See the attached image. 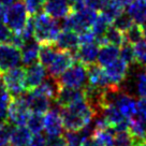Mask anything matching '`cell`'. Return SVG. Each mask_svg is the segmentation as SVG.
Returning a JSON list of instances; mask_svg holds the SVG:
<instances>
[{"label": "cell", "mask_w": 146, "mask_h": 146, "mask_svg": "<svg viewBox=\"0 0 146 146\" xmlns=\"http://www.w3.org/2000/svg\"><path fill=\"white\" fill-rule=\"evenodd\" d=\"M64 128L67 131H81L96 116V112L86 100L78 101L60 111Z\"/></svg>", "instance_id": "6da1fadb"}, {"label": "cell", "mask_w": 146, "mask_h": 146, "mask_svg": "<svg viewBox=\"0 0 146 146\" xmlns=\"http://www.w3.org/2000/svg\"><path fill=\"white\" fill-rule=\"evenodd\" d=\"M35 19V39L40 44L55 43L61 31L60 23L45 12L33 15Z\"/></svg>", "instance_id": "7a4b0ae2"}, {"label": "cell", "mask_w": 146, "mask_h": 146, "mask_svg": "<svg viewBox=\"0 0 146 146\" xmlns=\"http://www.w3.org/2000/svg\"><path fill=\"white\" fill-rule=\"evenodd\" d=\"M97 15V11L89 8L78 11V12H71L61 22V29H70L73 31L81 33L83 31L89 30L91 25L95 22Z\"/></svg>", "instance_id": "3957f363"}, {"label": "cell", "mask_w": 146, "mask_h": 146, "mask_svg": "<svg viewBox=\"0 0 146 146\" xmlns=\"http://www.w3.org/2000/svg\"><path fill=\"white\" fill-rule=\"evenodd\" d=\"M58 81L61 86L84 88L88 84L87 67L80 61H75L70 68L67 69L60 76H58Z\"/></svg>", "instance_id": "277c9868"}, {"label": "cell", "mask_w": 146, "mask_h": 146, "mask_svg": "<svg viewBox=\"0 0 146 146\" xmlns=\"http://www.w3.org/2000/svg\"><path fill=\"white\" fill-rule=\"evenodd\" d=\"M28 21V11L23 1H15L5 11V24L13 32H21Z\"/></svg>", "instance_id": "5b68a950"}, {"label": "cell", "mask_w": 146, "mask_h": 146, "mask_svg": "<svg viewBox=\"0 0 146 146\" xmlns=\"http://www.w3.org/2000/svg\"><path fill=\"white\" fill-rule=\"evenodd\" d=\"M3 85L11 94L12 98L24 95L26 90L25 85V69L23 67H15L3 73Z\"/></svg>", "instance_id": "8992f818"}, {"label": "cell", "mask_w": 146, "mask_h": 146, "mask_svg": "<svg viewBox=\"0 0 146 146\" xmlns=\"http://www.w3.org/2000/svg\"><path fill=\"white\" fill-rule=\"evenodd\" d=\"M30 113L31 112L28 108L24 95L12 98V101L9 105L8 121L13 126H25Z\"/></svg>", "instance_id": "52a82bcc"}, {"label": "cell", "mask_w": 146, "mask_h": 146, "mask_svg": "<svg viewBox=\"0 0 146 146\" xmlns=\"http://www.w3.org/2000/svg\"><path fill=\"white\" fill-rule=\"evenodd\" d=\"M22 62L21 48L9 43L0 44V73L18 67Z\"/></svg>", "instance_id": "ba28073f"}, {"label": "cell", "mask_w": 146, "mask_h": 146, "mask_svg": "<svg viewBox=\"0 0 146 146\" xmlns=\"http://www.w3.org/2000/svg\"><path fill=\"white\" fill-rule=\"evenodd\" d=\"M75 61L76 60H75L74 54H73L72 52L58 50L54 60H53V62L47 68V71L50 73V75L55 76V78H58L67 69L70 68Z\"/></svg>", "instance_id": "9c48e42d"}, {"label": "cell", "mask_w": 146, "mask_h": 146, "mask_svg": "<svg viewBox=\"0 0 146 146\" xmlns=\"http://www.w3.org/2000/svg\"><path fill=\"white\" fill-rule=\"evenodd\" d=\"M82 100H85L84 88H71V87L61 86L54 101L56 105H58L60 109H64Z\"/></svg>", "instance_id": "30bf717a"}, {"label": "cell", "mask_w": 146, "mask_h": 146, "mask_svg": "<svg viewBox=\"0 0 146 146\" xmlns=\"http://www.w3.org/2000/svg\"><path fill=\"white\" fill-rule=\"evenodd\" d=\"M44 130L48 137L61 135L64 132V123L60 114V108L56 105L50 108L44 116Z\"/></svg>", "instance_id": "8fae6325"}, {"label": "cell", "mask_w": 146, "mask_h": 146, "mask_svg": "<svg viewBox=\"0 0 146 146\" xmlns=\"http://www.w3.org/2000/svg\"><path fill=\"white\" fill-rule=\"evenodd\" d=\"M47 76L46 68L40 62L29 64L25 69V85L26 90L30 91L41 84Z\"/></svg>", "instance_id": "7c38bea8"}, {"label": "cell", "mask_w": 146, "mask_h": 146, "mask_svg": "<svg viewBox=\"0 0 146 146\" xmlns=\"http://www.w3.org/2000/svg\"><path fill=\"white\" fill-rule=\"evenodd\" d=\"M104 71L110 83L113 86H120L129 72V66L123 59H116L111 64L104 67Z\"/></svg>", "instance_id": "4fadbf2b"}, {"label": "cell", "mask_w": 146, "mask_h": 146, "mask_svg": "<svg viewBox=\"0 0 146 146\" xmlns=\"http://www.w3.org/2000/svg\"><path fill=\"white\" fill-rule=\"evenodd\" d=\"M25 98H26V102L31 113L45 114L52 108V102H50L52 100L50 98L35 89L28 91V95L25 96Z\"/></svg>", "instance_id": "5bb4252c"}, {"label": "cell", "mask_w": 146, "mask_h": 146, "mask_svg": "<svg viewBox=\"0 0 146 146\" xmlns=\"http://www.w3.org/2000/svg\"><path fill=\"white\" fill-rule=\"evenodd\" d=\"M99 48H100V45L97 42L87 43V44H80L78 48L73 54H74L76 61H80L81 64H85L87 67L89 64H96Z\"/></svg>", "instance_id": "9a60e30c"}, {"label": "cell", "mask_w": 146, "mask_h": 146, "mask_svg": "<svg viewBox=\"0 0 146 146\" xmlns=\"http://www.w3.org/2000/svg\"><path fill=\"white\" fill-rule=\"evenodd\" d=\"M43 9L55 19H62L72 11L69 0H45Z\"/></svg>", "instance_id": "2e32d148"}, {"label": "cell", "mask_w": 146, "mask_h": 146, "mask_svg": "<svg viewBox=\"0 0 146 146\" xmlns=\"http://www.w3.org/2000/svg\"><path fill=\"white\" fill-rule=\"evenodd\" d=\"M55 45L59 50H69V52L74 53L80 46L78 33L70 29H62L58 35Z\"/></svg>", "instance_id": "e0dca14e"}, {"label": "cell", "mask_w": 146, "mask_h": 146, "mask_svg": "<svg viewBox=\"0 0 146 146\" xmlns=\"http://www.w3.org/2000/svg\"><path fill=\"white\" fill-rule=\"evenodd\" d=\"M114 105L117 106V109L123 113L125 117L131 119L135 116L137 113V101L134 100V97L129 95L121 89L118 96L115 100Z\"/></svg>", "instance_id": "ac0fdd59"}, {"label": "cell", "mask_w": 146, "mask_h": 146, "mask_svg": "<svg viewBox=\"0 0 146 146\" xmlns=\"http://www.w3.org/2000/svg\"><path fill=\"white\" fill-rule=\"evenodd\" d=\"M87 73H88V84L95 87H99L104 89L106 87L113 86L110 83L109 78L105 74L104 69L101 66L92 64L87 66Z\"/></svg>", "instance_id": "d6986e66"}, {"label": "cell", "mask_w": 146, "mask_h": 146, "mask_svg": "<svg viewBox=\"0 0 146 146\" xmlns=\"http://www.w3.org/2000/svg\"><path fill=\"white\" fill-rule=\"evenodd\" d=\"M119 50H120V47L114 45V44H104V45L100 46L99 53H98V58H97L98 64L104 68L116 59H118Z\"/></svg>", "instance_id": "ffe728a7"}, {"label": "cell", "mask_w": 146, "mask_h": 146, "mask_svg": "<svg viewBox=\"0 0 146 146\" xmlns=\"http://www.w3.org/2000/svg\"><path fill=\"white\" fill-rule=\"evenodd\" d=\"M32 133L26 126H15L10 133V143L12 146H28Z\"/></svg>", "instance_id": "44dd1931"}, {"label": "cell", "mask_w": 146, "mask_h": 146, "mask_svg": "<svg viewBox=\"0 0 146 146\" xmlns=\"http://www.w3.org/2000/svg\"><path fill=\"white\" fill-rule=\"evenodd\" d=\"M39 50H40V43L36 39H32L30 41H27L21 48L22 54V62L24 66L35 64L36 59L39 58Z\"/></svg>", "instance_id": "7402d4cb"}, {"label": "cell", "mask_w": 146, "mask_h": 146, "mask_svg": "<svg viewBox=\"0 0 146 146\" xmlns=\"http://www.w3.org/2000/svg\"><path fill=\"white\" fill-rule=\"evenodd\" d=\"M101 114L104 117V119L106 120L108 125H109V127L111 128L112 130H113L115 127L119 126L120 123H126L128 120H130V119H128L127 117H125L123 115V113H121V112L117 109V106L114 104L108 105V106L103 108V110L101 111Z\"/></svg>", "instance_id": "603a6c76"}, {"label": "cell", "mask_w": 146, "mask_h": 146, "mask_svg": "<svg viewBox=\"0 0 146 146\" xmlns=\"http://www.w3.org/2000/svg\"><path fill=\"white\" fill-rule=\"evenodd\" d=\"M60 87H61V85L58 81V78L50 75V76H46L45 80L36 88H35V90L39 91V92L43 94L44 96L48 97L50 100H55Z\"/></svg>", "instance_id": "cb8c5ba5"}, {"label": "cell", "mask_w": 146, "mask_h": 146, "mask_svg": "<svg viewBox=\"0 0 146 146\" xmlns=\"http://www.w3.org/2000/svg\"><path fill=\"white\" fill-rule=\"evenodd\" d=\"M127 12L134 23L141 25L146 21V0H134L127 8Z\"/></svg>", "instance_id": "d4e9b609"}, {"label": "cell", "mask_w": 146, "mask_h": 146, "mask_svg": "<svg viewBox=\"0 0 146 146\" xmlns=\"http://www.w3.org/2000/svg\"><path fill=\"white\" fill-rule=\"evenodd\" d=\"M58 47L55 45V43H45V44H40V50H39V61L42 64L46 69L50 67V64L53 62L55 56L58 52Z\"/></svg>", "instance_id": "484cf974"}, {"label": "cell", "mask_w": 146, "mask_h": 146, "mask_svg": "<svg viewBox=\"0 0 146 146\" xmlns=\"http://www.w3.org/2000/svg\"><path fill=\"white\" fill-rule=\"evenodd\" d=\"M114 131L108 128V129H100L95 130L91 137L94 139L97 146H114Z\"/></svg>", "instance_id": "4316f807"}, {"label": "cell", "mask_w": 146, "mask_h": 146, "mask_svg": "<svg viewBox=\"0 0 146 146\" xmlns=\"http://www.w3.org/2000/svg\"><path fill=\"white\" fill-rule=\"evenodd\" d=\"M11 101H12V96L3 86L0 90V126L9 123L8 112H9V105Z\"/></svg>", "instance_id": "83f0119b"}, {"label": "cell", "mask_w": 146, "mask_h": 146, "mask_svg": "<svg viewBox=\"0 0 146 146\" xmlns=\"http://www.w3.org/2000/svg\"><path fill=\"white\" fill-rule=\"evenodd\" d=\"M112 25V22L110 21L109 18L105 16L104 14L99 13L97 15L95 22L91 25V31L95 33L96 38H99V36H104L105 31L108 30V28Z\"/></svg>", "instance_id": "f1b7e54d"}, {"label": "cell", "mask_w": 146, "mask_h": 146, "mask_svg": "<svg viewBox=\"0 0 146 146\" xmlns=\"http://www.w3.org/2000/svg\"><path fill=\"white\" fill-rule=\"evenodd\" d=\"M101 12L113 23V21H114L115 18L117 17L120 13L123 12V7L119 3L117 0H111V1L106 2L102 7Z\"/></svg>", "instance_id": "f546056e"}, {"label": "cell", "mask_w": 146, "mask_h": 146, "mask_svg": "<svg viewBox=\"0 0 146 146\" xmlns=\"http://www.w3.org/2000/svg\"><path fill=\"white\" fill-rule=\"evenodd\" d=\"M104 39L108 44H114V45H117V46H119V47L126 42L123 32L118 30L117 28H115L113 25L110 26V27L108 28V30L105 31Z\"/></svg>", "instance_id": "4dcf8cb0"}, {"label": "cell", "mask_w": 146, "mask_h": 146, "mask_svg": "<svg viewBox=\"0 0 146 146\" xmlns=\"http://www.w3.org/2000/svg\"><path fill=\"white\" fill-rule=\"evenodd\" d=\"M26 125L33 134L41 133L42 130L44 129V116L43 114L39 113H30Z\"/></svg>", "instance_id": "1f68e13d"}, {"label": "cell", "mask_w": 146, "mask_h": 146, "mask_svg": "<svg viewBox=\"0 0 146 146\" xmlns=\"http://www.w3.org/2000/svg\"><path fill=\"white\" fill-rule=\"evenodd\" d=\"M133 24H134V22H133L132 17L128 14L127 11H126V12L123 11V13L119 14L118 16L113 21L112 25H113L115 28H117L118 30H120L121 32L125 33L129 28L132 26Z\"/></svg>", "instance_id": "d6a6232c"}, {"label": "cell", "mask_w": 146, "mask_h": 146, "mask_svg": "<svg viewBox=\"0 0 146 146\" xmlns=\"http://www.w3.org/2000/svg\"><path fill=\"white\" fill-rule=\"evenodd\" d=\"M119 57H120V59H123L129 67L132 66L133 64H135V54H134L133 44L129 43V42H125L123 45L120 46Z\"/></svg>", "instance_id": "836d02e7"}, {"label": "cell", "mask_w": 146, "mask_h": 146, "mask_svg": "<svg viewBox=\"0 0 146 146\" xmlns=\"http://www.w3.org/2000/svg\"><path fill=\"white\" fill-rule=\"evenodd\" d=\"M123 35H125L126 42H129V43H131V44H135V43L142 41V40L144 39L143 32H142L141 25L135 24V23L133 24L132 26L129 28Z\"/></svg>", "instance_id": "e575fe53"}, {"label": "cell", "mask_w": 146, "mask_h": 146, "mask_svg": "<svg viewBox=\"0 0 146 146\" xmlns=\"http://www.w3.org/2000/svg\"><path fill=\"white\" fill-rule=\"evenodd\" d=\"M134 54H135V62L142 67H146V40L143 39L142 41L133 44Z\"/></svg>", "instance_id": "d590c367"}, {"label": "cell", "mask_w": 146, "mask_h": 146, "mask_svg": "<svg viewBox=\"0 0 146 146\" xmlns=\"http://www.w3.org/2000/svg\"><path fill=\"white\" fill-rule=\"evenodd\" d=\"M114 146H133V137L128 131L115 132Z\"/></svg>", "instance_id": "8d00e7d4"}, {"label": "cell", "mask_w": 146, "mask_h": 146, "mask_svg": "<svg viewBox=\"0 0 146 146\" xmlns=\"http://www.w3.org/2000/svg\"><path fill=\"white\" fill-rule=\"evenodd\" d=\"M19 33H21V36H23L25 43L27 41L32 40V39H35V19H33L32 15H30V17H28L27 23H26L23 30Z\"/></svg>", "instance_id": "74e56055"}, {"label": "cell", "mask_w": 146, "mask_h": 146, "mask_svg": "<svg viewBox=\"0 0 146 146\" xmlns=\"http://www.w3.org/2000/svg\"><path fill=\"white\" fill-rule=\"evenodd\" d=\"M64 137L67 141V146H81L85 140L81 131H67Z\"/></svg>", "instance_id": "f35d334b"}, {"label": "cell", "mask_w": 146, "mask_h": 146, "mask_svg": "<svg viewBox=\"0 0 146 146\" xmlns=\"http://www.w3.org/2000/svg\"><path fill=\"white\" fill-rule=\"evenodd\" d=\"M44 0H24L28 13L32 16L41 12L42 9L44 8Z\"/></svg>", "instance_id": "ab89813d"}, {"label": "cell", "mask_w": 146, "mask_h": 146, "mask_svg": "<svg viewBox=\"0 0 146 146\" xmlns=\"http://www.w3.org/2000/svg\"><path fill=\"white\" fill-rule=\"evenodd\" d=\"M12 126L10 123H7L0 126V146H8L10 142V133L12 130Z\"/></svg>", "instance_id": "60d3db41"}, {"label": "cell", "mask_w": 146, "mask_h": 146, "mask_svg": "<svg viewBox=\"0 0 146 146\" xmlns=\"http://www.w3.org/2000/svg\"><path fill=\"white\" fill-rule=\"evenodd\" d=\"M13 31L5 24H0V44L10 43Z\"/></svg>", "instance_id": "b9f144b4"}, {"label": "cell", "mask_w": 146, "mask_h": 146, "mask_svg": "<svg viewBox=\"0 0 146 146\" xmlns=\"http://www.w3.org/2000/svg\"><path fill=\"white\" fill-rule=\"evenodd\" d=\"M135 116L146 121V97L140 98L137 101V113Z\"/></svg>", "instance_id": "7bdbcfd3"}, {"label": "cell", "mask_w": 146, "mask_h": 146, "mask_svg": "<svg viewBox=\"0 0 146 146\" xmlns=\"http://www.w3.org/2000/svg\"><path fill=\"white\" fill-rule=\"evenodd\" d=\"M46 146H67V141L64 137H61V135L48 137Z\"/></svg>", "instance_id": "ee69618b"}, {"label": "cell", "mask_w": 146, "mask_h": 146, "mask_svg": "<svg viewBox=\"0 0 146 146\" xmlns=\"http://www.w3.org/2000/svg\"><path fill=\"white\" fill-rule=\"evenodd\" d=\"M47 139L45 135H43L41 133H36L31 137V141L28 146H46Z\"/></svg>", "instance_id": "f6af8a7d"}, {"label": "cell", "mask_w": 146, "mask_h": 146, "mask_svg": "<svg viewBox=\"0 0 146 146\" xmlns=\"http://www.w3.org/2000/svg\"><path fill=\"white\" fill-rule=\"evenodd\" d=\"M84 1H85V5L87 8L95 10V11H99L103 7L102 0H84Z\"/></svg>", "instance_id": "bcb514c9"}, {"label": "cell", "mask_w": 146, "mask_h": 146, "mask_svg": "<svg viewBox=\"0 0 146 146\" xmlns=\"http://www.w3.org/2000/svg\"><path fill=\"white\" fill-rule=\"evenodd\" d=\"M81 146H97V144L95 143L94 139L91 137H87V139H85V140L82 142Z\"/></svg>", "instance_id": "7dc6e473"}, {"label": "cell", "mask_w": 146, "mask_h": 146, "mask_svg": "<svg viewBox=\"0 0 146 146\" xmlns=\"http://www.w3.org/2000/svg\"><path fill=\"white\" fill-rule=\"evenodd\" d=\"M5 11L7 8L0 5V24H5Z\"/></svg>", "instance_id": "c3c4849f"}, {"label": "cell", "mask_w": 146, "mask_h": 146, "mask_svg": "<svg viewBox=\"0 0 146 146\" xmlns=\"http://www.w3.org/2000/svg\"><path fill=\"white\" fill-rule=\"evenodd\" d=\"M14 2H15V0H0V5L8 8L9 5H11Z\"/></svg>", "instance_id": "681fc988"}, {"label": "cell", "mask_w": 146, "mask_h": 146, "mask_svg": "<svg viewBox=\"0 0 146 146\" xmlns=\"http://www.w3.org/2000/svg\"><path fill=\"white\" fill-rule=\"evenodd\" d=\"M117 1H118L120 5H123V8H128V7H129V5H131L133 1H134V0H117Z\"/></svg>", "instance_id": "f907efd6"}, {"label": "cell", "mask_w": 146, "mask_h": 146, "mask_svg": "<svg viewBox=\"0 0 146 146\" xmlns=\"http://www.w3.org/2000/svg\"><path fill=\"white\" fill-rule=\"evenodd\" d=\"M133 146H146V140H135L133 141Z\"/></svg>", "instance_id": "816d5d0a"}, {"label": "cell", "mask_w": 146, "mask_h": 146, "mask_svg": "<svg viewBox=\"0 0 146 146\" xmlns=\"http://www.w3.org/2000/svg\"><path fill=\"white\" fill-rule=\"evenodd\" d=\"M141 28H142V32H143V36H144V39L146 40V21H144L141 24Z\"/></svg>", "instance_id": "f5cc1de1"}, {"label": "cell", "mask_w": 146, "mask_h": 146, "mask_svg": "<svg viewBox=\"0 0 146 146\" xmlns=\"http://www.w3.org/2000/svg\"><path fill=\"white\" fill-rule=\"evenodd\" d=\"M109 1H111V0H102V2H103V5H104L106 2H109Z\"/></svg>", "instance_id": "db71d44e"}, {"label": "cell", "mask_w": 146, "mask_h": 146, "mask_svg": "<svg viewBox=\"0 0 146 146\" xmlns=\"http://www.w3.org/2000/svg\"><path fill=\"white\" fill-rule=\"evenodd\" d=\"M2 87H3V86L1 85V80H0V90H1V88H2Z\"/></svg>", "instance_id": "11a10c76"}, {"label": "cell", "mask_w": 146, "mask_h": 146, "mask_svg": "<svg viewBox=\"0 0 146 146\" xmlns=\"http://www.w3.org/2000/svg\"><path fill=\"white\" fill-rule=\"evenodd\" d=\"M145 140H146V125H145Z\"/></svg>", "instance_id": "9f6ffc18"}, {"label": "cell", "mask_w": 146, "mask_h": 146, "mask_svg": "<svg viewBox=\"0 0 146 146\" xmlns=\"http://www.w3.org/2000/svg\"><path fill=\"white\" fill-rule=\"evenodd\" d=\"M69 1H70V2H71V1H72V0H69Z\"/></svg>", "instance_id": "6f0895ef"}, {"label": "cell", "mask_w": 146, "mask_h": 146, "mask_svg": "<svg viewBox=\"0 0 146 146\" xmlns=\"http://www.w3.org/2000/svg\"><path fill=\"white\" fill-rule=\"evenodd\" d=\"M44 1H45V0H44Z\"/></svg>", "instance_id": "680465c9"}]
</instances>
